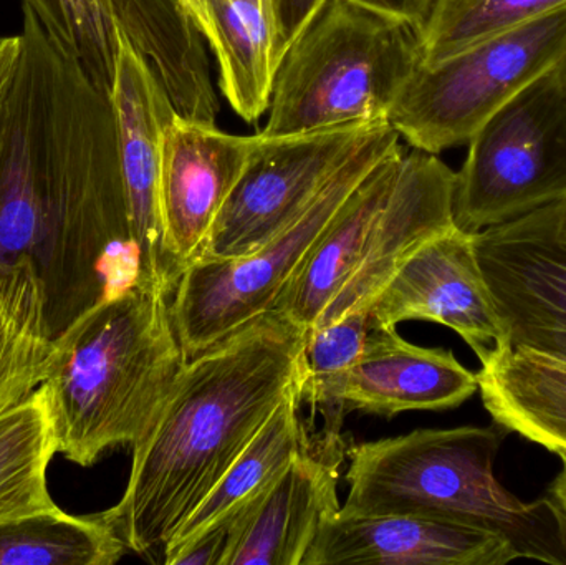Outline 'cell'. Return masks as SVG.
I'll return each mask as SVG.
<instances>
[{
	"mask_svg": "<svg viewBox=\"0 0 566 565\" xmlns=\"http://www.w3.org/2000/svg\"><path fill=\"white\" fill-rule=\"evenodd\" d=\"M421 63V33L352 0H323L275 72L268 138L388 123Z\"/></svg>",
	"mask_w": 566,
	"mask_h": 565,
	"instance_id": "5",
	"label": "cell"
},
{
	"mask_svg": "<svg viewBox=\"0 0 566 565\" xmlns=\"http://www.w3.org/2000/svg\"><path fill=\"white\" fill-rule=\"evenodd\" d=\"M455 172L454 222L481 232L566 199V98L548 70L468 143Z\"/></svg>",
	"mask_w": 566,
	"mask_h": 565,
	"instance_id": "8",
	"label": "cell"
},
{
	"mask_svg": "<svg viewBox=\"0 0 566 565\" xmlns=\"http://www.w3.org/2000/svg\"><path fill=\"white\" fill-rule=\"evenodd\" d=\"M405 151L399 143L343 202L286 285L274 311L305 331L318 321L355 272L376 216L398 178Z\"/></svg>",
	"mask_w": 566,
	"mask_h": 565,
	"instance_id": "18",
	"label": "cell"
},
{
	"mask_svg": "<svg viewBox=\"0 0 566 565\" xmlns=\"http://www.w3.org/2000/svg\"><path fill=\"white\" fill-rule=\"evenodd\" d=\"M261 142L176 113L163 138V238L172 284L205 254L212 226Z\"/></svg>",
	"mask_w": 566,
	"mask_h": 565,
	"instance_id": "12",
	"label": "cell"
},
{
	"mask_svg": "<svg viewBox=\"0 0 566 565\" xmlns=\"http://www.w3.org/2000/svg\"><path fill=\"white\" fill-rule=\"evenodd\" d=\"M479 391L478 374L451 350L409 344L396 327H373L339 395L346 411L392 418L461 407Z\"/></svg>",
	"mask_w": 566,
	"mask_h": 565,
	"instance_id": "17",
	"label": "cell"
},
{
	"mask_svg": "<svg viewBox=\"0 0 566 565\" xmlns=\"http://www.w3.org/2000/svg\"><path fill=\"white\" fill-rule=\"evenodd\" d=\"M504 344L566 355V199L475 232Z\"/></svg>",
	"mask_w": 566,
	"mask_h": 565,
	"instance_id": "10",
	"label": "cell"
},
{
	"mask_svg": "<svg viewBox=\"0 0 566 565\" xmlns=\"http://www.w3.org/2000/svg\"><path fill=\"white\" fill-rule=\"evenodd\" d=\"M126 551L103 513L72 516L56 506L0 524V565H113Z\"/></svg>",
	"mask_w": 566,
	"mask_h": 565,
	"instance_id": "22",
	"label": "cell"
},
{
	"mask_svg": "<svg viewBox=\"0 0 566 565\" xmlns=\"http://www.w3.org/2000/svg\"><path fill=\"white\" fill-rule=\"evenodd\" d=\"M20 59V33L0 39V136H2V119L6 112L10 86L15 76Z\"/></svg>",
	"mask_w": 566,
	"mask_h": 565,
	"instance_id": "32",
	"label": "cell"
},
{
	"mask_svg": "<svg viewBox=\"0 0 566 565\" xmlns=\"http://www.w3.org/2000/svg\"><path fill=\"white\" fill-rule=\"evenodd\" d=\"M305 328L272 311L186 362L146 433L128 484L103 511L128 551L161 554L300 381Z\"/></svg>",
	"mask_w": 566,
	"mask_h": 565,
	"instance_id": "2",
	"label": "cell"
},
{
	"mask_svg": "<svg viewBox=\"0 0 566 565\" xmlns=\"http://www.w3.org/2000/svg\"><path fill=\"white\" fill-rule=\"evenodd\" d=\"M489 427L424 428L346 447L343 516H418L501 534L521 559L566 565V527L547 496L525 503L495 480L507 438Z\"/></svg>",
	"mask_w": 566,
	"mask_h": 565,
	"instance_id": "4",
	"label": "cell"
},
{
	"mask_svg": "<svg viewBox=\"0 0 566 565\" xmlns=\"http://www.w3.org/2000/svg\"><path fill=\"white\" fill-rule=\"evenodd\" d=\"M373 327L426 321L454 331L479 360L504 344V325L479 262L474 232L458 226L416 249L368 307Z\"/></svg>",
	"mask_w": 566,
	"mask_h": 565,
	"instance_id": "11",
	"label": "cell"
},
{
	"mask_svg": "<svg viewBox=\"0 0 566 565\" xmlns=\"http://www.w3.org/2000/svg\"><path fill=\"white\" fill-rule=\"evenodd\" d=\"M381 125L338 126L277 138L261 133L258 148L212 226L202 258H241L271 241L312 205Z\"/></svg>",
	"mask_w": 566,
	"mask_h": 565,
	"instance_id": "9",
	"label": "cell"
},
{
	"mask_svg": "<svg viewBox=\"0 0 566 565\" xmlns=\"http://www.w3.org/2000/svg\"><path fill=\"white\" fill-rule=\"evenodd\" d=\"M373 328L369 311H356L306 328L300 360L302 404L319 408L326 425H342L339 395Z\"/></svg>",
	"mask_w": 566,
	"mask_h": 565,
	"instance_id": "25",
	"label": "cell"
},
{
	"mask_svg": "<svg viewBox=\"0 0 566 565\" xmlns=\"http://www.w3.org/2000/svg\"><path fill=\"white\" fill-rule=\"evenodd\" d=\"M181 2H182V0H181Z\"/></svg>",
	"mask_w": 566,
	"mask_h": 565,
	"instance_id": "35",
	"label": "cell"
},
{
	"mask_svg": "<svg viewBox=\"0 0 566 565\" xmlns=\"http://www.w3.org/2000/svg\"><path fill=\"white\" fill-rule=\"evenodd\" d=\"M481 365L479 391L492 420L566 454V355L499 344Z\"/></svg>",
	"mask_w": 566,
	"mask_h": 565,
	"instance_id": "20",
	"label": "cell"
},
{
	"mask_svg": "<svg viewBox=\"0 0 566 565\" xmlns=\"http://www.w3.org/2000/svg\"><path fill=\"white\" fill-rule=\"evenodd\" d=\"M55 342L0 295V415L19 407L49 377Z\"/></svg>",
	"mask_w": 566,
	"mask_h": 565,
	"instance_id": "26",
	"label": "cell"
},
{
	"mask_svg": "<svg viewBox=\"0 0 566 565\" xmlns=\"http://www.w3.org/2000/svg\"><path fill=\"white\" fill-rule=\"evenodd\" d=\"M43 381L56 451L78 467L138 443L186 365L171 292L136 284L93 305L59 338Z\"/></svg>",
	"mask_w": 566,
	"mask_h": 565,
	"instance_id": "3",
	"label": "cell"
},
{
	"mask_svg": "<svg viewBox=\"0 0 566 565\" xmlns=\"http://www.w3.org/2000/svg\"><path fill=\"white\" fill-rule=\"evenodd\" d=\"M346 444L339 425H326L228 530L222 565H303L322 524L338 513V478Z\"/></svg>",
	"mask_w": 566,
	"mask_h": 565,
	"instance_id": "13",
	"label": "cell"
},
{
	"mask_svg": "<svg viewBox=\"0 0 566 565\" xmlns=\"http://www.w3.org/2000/svg\"><path fill=\"white\" fill-rule=\"evenodd\" d=\"M76 52L86 72L112 95L118 59L116 19L135 12L153 0H69Z\"/></svg>",
	"mask_w": 566,
	"mask_h": 565,
	"instance_id": "27",
	"label": "cell"
},
{
	"mask_svg": "<svg viewBox=\"0 0 566 565\" xmlns=\"http://www.w3.org/2000/svg\"><path fill=\"white\" fill-rule=\"evenodd\" d=\"M226 546H228V530L214 531L169 554L163 563L166 565H222Z\"/></svg>",
	"mask_w": 566,
	"mask_h": 565,
	"instance_id": "30",
	"label": "cell"
},
{
	"mask_svg": "<svg viewBox=\"0 0 566 565\" xmlns=\"http://www.w3.org/2000/svg\"><path fill=\"white\" fill-rule=\"evenodd\" d=\"M560 473L555 478L554 483L551 484L545 496L557 508L558 514H560L562 521H564L566 527V454H560Z\"/></svg>",
	"mask_w": 566,
	"mask_h": 565,
	"instance_id": "33",
	"label": "cell"
},
{
	"mask_svg": "<svg viewBox=\"0 0 566 565\" xmlns=\"http://www.w3.org/2000/svg\"><path fill=\"white\" fill-rule=\"evenodd\" d=\"M146 279L112 95L23 6L0 136V295L46 337Z\"/></svg>",
	"mask_w": 566,
	"mask_h": 565,
	"instance_id": "1",
	"label": "cell"
},
{
	"mask_svg": "<svg viewBox=\"0 0 566 565\" xmlns=\"http://www.w3.org/2000/svg\"><path fill=\"white\" fill-rule=\"evenodd\" d=\"M22 2L23 6L32 9L43 29L55 42L78 56L69 0H22Z\"/></svg>",
	"mask_w": 566,
	"mask_h": 565,
	"instance_id": "29",
	"label": "cell"
},
{
	"mask_svg": "<svg viewBox=\"0 0 566 565\" xmlns=\"http://www.w3.org/2000/svg\"><path fill=\"white\" fill-rule=\"evenodd\" d=\"M352 2L402 20L415 27L419 33L424 30L436 6V0H352Z\"/></svg>",
	"mask_w": 566,
	"mask_h": 565,
	"instance_id": "31",
	"label": "cell"
},
{
	"mask_svg": "<svg viewBox=\"0 0 566 565\" xmlns=\"http://www.w3.org/2000/svg\"><path fill=\"white\" fill-rule=\"evenodd\" d=\"M112 102L133 241L142 255L146 279L172 295L175 284L166 261L159 179L165 129L178 112L149 63L123 32H118Z\"/></svg>",
	"mask_w": 566,
	"mask_h": 565,
	"instance_id": "14",
	"label": "cell"
},
{
	"mask_svg": "<svg viewBox=\"0 0 566 565\" xmlns=\"http://www.w3.org/2000/svg\"><path fill=\"white\" fill-rule=\"evenodd\" d=\"M323 0H274L277 39H275V59L277 69L283 53L298 35L300 30L312 19Z\"/></svg>",
	"mask_w": 566,
	"mask_h": 565,
	"instance_id": "28",
	"label": "cell"
},
{
	"mask_svg": "<svg viewBox=\"0 0 566 565\" xmlns=\"http://www.w3.org/2000/svg\"><path fill=\"white\" fill-rule=\"evenodd\" d=\"M55 453V431L40 387L0 415V524L56 508L46 481Z\"/></svg>",
	"mask_w": 566,
	"mask_h": 565,
	"instance_id": "23",
	"label": "cell"
},
{
	"mask_svg": "<svg viewBox=\"0 0 566 565\" xmlns=\"http://www.w3.org/2000/svg\"><path fill=\"white\" fill-rule=\"evenodd\" d=\"M521 559L501 534L418 516H343L322 524L303 565H505Z\"/></svg>",
	"mask_w": 566,
	"mask_h": 565,
	"instance_id": "16",
	"label": "cell"
},
{
	"mask_svg": "<svg viewBox=\"0 0 566 565\" xmlns=\"http://www.w3.org/2000/svg\"><path fill=\"white\" fill-rule=\"evenodd\" d=\"M302 420L300 381L259 428L208 496L182 521L163 551V559L206 534L229 530L279 480L290 461L308 443Z\"/></svg>",
	"mask_w": 566,
	"mask_h": 565,
	"instance_id": "21",
	"label": "cell"
},
{
	"mask_svg": "<svg viewBox=\"0 0 566 565\" xmlns=\"http://www.w3.org/2000/svg\"><path fill=\"white\" fill-rule=\"evenodd\" d=\"M554 70L555 75H557L558 83H560L562 90H564L566 98V46L564 52H562L560 59L555 63Z\"/></svg>",
	"mask_w": 566,
	"mask_h": 565,
	"instance_id": "34",
	"label": "cell"
},
{
	"mask_svg": "<svg viewBox=\"0 0 566 565\" xmlns=\"http://www.w3.org/2000/svg\"><path fill=\"white\" fill-rule=\"evenodd\" d=\"M182 6L218 59L229 105L245 122H259L271 105L277 72L274 0H186Z\"/></svg>",
	"mask_w": 566,
	"mask_h": 565,
	"instance_id": "19",
	"label": "cell"
},
{
	"mask_svg": "<svg viewBox=\"0 0 566 565\" xmlns=\"http://www.w3.org/2000/svg\"><path fill=\"white\" fill-rule=\"evenodd\" d=\"M382 123L332 176L312 205L254 252L192 262L176 282L171 315L186 360L272 312L319 236L359 182L399 145Z\"/></svg>",
	"mask_w": 566,
	"mask_h": 565,
	"instance_id": "6",
	"label": "cell"
},
{
	"mask_svg": "<svg viewBox=\"0 0 566 565\" xmlns=\"http://www.w3.org/2000/svg\"><path fill=\"white\" fill-rule=\"evenodd\" d=\"M564 6L566 0H436L421 33V63L434 65Z\"/></svg>",
	"mask_w": 566,
	"mask_h": 565,
	"instance_id": "24",
	"label": "cell"
},
{
	"mask_svg": "<svg viewBox=\"0 0 566 565\" xmlns=\"http://www.w3.org/2000/svg\"><path fill=\"white\" fill-rule=\"evenodd\" d=\"M565 46L566 6L434 65L419 63L388 123L411 148L432 155L468 145L499 108L554 69Z\"/></svg>",
	"mask_w": 566,
	"mask_h": 565,
	"instance_id": "7",
	"label": "cell"
},
{
	"mask_svg": "<svg viewBox=\"0 0 566 565\" xmlns=\"http://www.w3.org/2000/svg\"><path fill=\"white\" fill-rule=\"evenodd\" d=\"M454 189L455 171L438 155L406 149L398 178L376 216L355 272L313 325L368 311L416 249L455 226Z\"/></svg>",
	"mask_w": 566,
	"mask_h": 565,
	"instance_id": "15",
	"label": "cell"
}]
</instances>
